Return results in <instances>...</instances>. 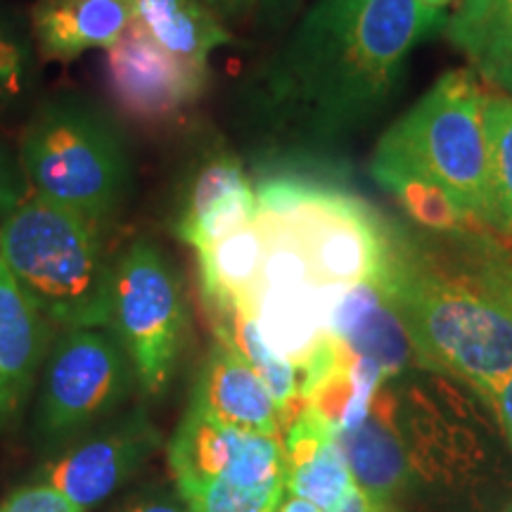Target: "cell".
Instances as JSON below:
<instances>
[{"instance_id":"cell-1","label":"cell","mask_w":512,"mask_h":512,"mask_svg":"<svg viewBox=\"0 0 512 512\" xmlns=\"http://www.w3.org/2000/svg\"><path fill=\"white\" fill-rule=\"evenodd\" d=\"M444 24L420 0H313L256 74L254 114L292 143L342 140L380 114L411 50Z\"/></svg>"},{"instance_id":"cell-2","label":"cell","mask_w":512,"mask_h":512,"mask_svg":"<svg viewBox=\"0 0 512 512\" xmlns=\"http://www.w3.org/2000/svg\"><path fill=\"white\" fill-rule=\"evenodd\" d=\"M430 370L494 399L512 375V254L482 233L413 235L387 223L377 275Z\"/></svg>"},{"instance_id":"cell-3","label":"cell","mask_w":512,"mask_h":512,"mask_svg":"<svg viewBox=\"0 0 512 512\" xmlns=\"http://www.w3.org/2000/svg\"><path fill=\"white\" fill-rule=\"evenodd\" d=\"M17 152L34 195L98 228L131 197V140L117 114L86 93L60 91L36 102Z\"/></svg>"},{"instance_id":"cell-4","label":"cell","mask_w":512,"mask_h":512,"mask_svg":"<svg viewBox=\"0 0 512 512\" xmlns=\"http://www.w3.org/2000/svg\"><path fill=\"white\" fill-rule=\"evenodd\" d=\"M0 259L50 325L107 330L112 261L91 221L31 195L0 223Z\"/></svg>"},{"instance_id":"cell-5","label":"cell","mask_w":512,"mask_h":512,"mask_svg":"<svg viewBox=\"0 0 512 512\" xmlns=\"http://www.w3.org/2000/svg\"><path fill=\"white\" fill-rule=\"evenodd\" d=\"M479 76L451 69L377 143L370 174L408 171L437 183L472 223L486 228V140Z\"/></svg>"},{"instance_id":"cell-6","label":"cell","mask_w":512,"mask_h":512,"mask_svg":"<svg viewBox=\"0 0 512 512\" xmlns=\"http://www.w3.org/2000/svg\"><path fill=\"white\" fill-rule=\"evenodd\" d=\"M256 207L283 219L323 287L377 278L387 264V221L354 192L275 174L256 188Z\"/></svg>"},{"instance_id":"cell-7","label":"cell","mask_w":512,"mask_h":512,"mask_svg":"<svg viewBox=\"0 0 512 512\" xmlns=\"http://www.w3.org/2000/svg\"><path fill=\"white\" fill-rule=\"evenodd\" d=\"M107 330L126 351L145 394L174 375L188 330L181 275L152 240L131 242L112 264Z\"/></svg>"},{"instance_id":"cell-8","label":"cell","mask_w":512,"mask_h":512,"mask_svg":"<svg viewBox=\"0 0 512 512\" xmlns=\"http://www.w3.org/2000/svg\"><path fill=\"white\" fill-rule=\"evenodd\" d=\"M136 373L126 351L102 328L64 330L50 351L38 403V437L62 446L107 418L121 401Z\"/></svg>"},{"instance_id":"cell-9","label":"cell","mask_w":512,"mask_h":512,"mask_svg":"<svg viewBox=\"0 0 512 512\" xmlns=\"http://www.w3.org/2000/svg\"><path fill=\"white\" fill-rule=\"evenodd\" d=\"M102 81L119 114L140 126H164L202 98L209 64L169 53L133 22L105 48Z\"/></svg>"},{"instance_id":"cell-10","label":"cell","mask_w":512,"mask_h":512,"mask_svg":"<svg viewBox=\"0 0 512 512\" xmlns=\"http://www.w3.org/2000/svg\"><path fill=\"white\" fill-rule=\"evenodd\" d=\"M169 463L176 484L223 479L242 489L285 486L283 441L219 425L192 408L171 439Z\"/></svg>"},{"instance_id":"cell-11","label":"cell","mask_w":512,"mask_h":512,"mask_svg":"<svg viewBox=\"0 0 512 512\" xmlns=\"http://www.w3.org/2000/svg\"><path fill=\"white\" fill-rule=\"evenodd\" d=\"M157 446L159 432L138 411L69 448L46 470V484L88 510L136 475Z\"/></svg>"},{"instance_id":"cell-12","label":"cell","mask_w":512,"mask_h":512,"mask_svg":"<svg viewBox=\"0 0 512 512\" xmlns=\"http://www.w3.org/2000/svg\"><path fill=\"white\" fill-rule=\"evenodd\" d=\"M328 332L356 358L375 363L387 377L406 368L430 370L399 309L377 278L361 280L339 292L328 318Z\"/></svg>"},{"instance_id":"cell-13","label":"cell","mask_w":512,"mask_h":512,"mask_svg":"<svg viewBox=\"0 0 512 512\" xmlns=\"http://www.w3.org/2000/svg\"><path fill=\"white\" fill-rule=\"evenodd\" d=\"M256 219V188L245 166L230 150H209L183 192L176 235L195 252H204Z\"/></svg>"},{"instance_id":"cell-14","label":"cell","mask_w":512,"mask_h":512,"mask_svg":"<svg viewBox=\"0 0 512 512\" xmlns=\"http://www.w3.org/2000/svg\"><path fill=\"white\" fill-rule=\"evenodd\" d=\"M192 411L242 432L283 441L278 406L254 368L228 344L216 342L192 394Z\"/></svg>"},{"instance_id":"cell-15","label":"cell","mask_w":512,"mask_h":512,"mask_svg":"<svg viewBox=\"0 0 512 512\" xmlns=\"http://www.w3.org/2000/svg\"><path fill=\"white\" fill-rule=\"evenodd\" d=\"M53 325L0 259V427L19 413L48 354Z\"/></svg>"},{"instance_id":"cell-16","label":"cell","mask_w":512,"mask_h":512,"mask_svg":"<svg viewBox=\"0 0 512 512\" xmlns=\"http://www.w3.org/2000/svg\"><path fill=\"white\" fill-rule=\"evenodd\" d=\"M131 24V0H36L29 12L38 55L50 62L110 48Z\"/></svg>"},{"instance_id":"cell-17","label":"cell","mask_w":512,"mask_h":512,"mask_svg":"<svg viewBox=\"0 0 512 512\" xmlns=\"http://www.w3.org/2000/svg\"><path fill=\"white\" fill-rule=\"evenodd\" d=\"M399 411L396 399L384 389H377L370 411L361 425L351 430H337L335 441L347 460L354 482L377 501L389 503L406 489L411 479L408 458L394 415Z\"/></svg>"},{"instance_id":"cell-18","label":"cell","mask_w":512,"mask_h":512,"mask_svg":"<svg viewBox=\"0 0 512 512\" xmlns=\"http://www.w3.org/2000/svg\"><path fill=\"white\" fill-rule=\"evenodd\" d=\"M133 22L169 53L209 64L216 48L233 41L226 24L202 0H131Z\"/></svg>"},{"instance_id":"cell-19","label":"cell","mask_w":512,"mask_h":512,"mask_svg":"<svg viewBox=\"0 0 512 512\" xmlns=\"http://www.w3.org/2000/svg\"><path fill=\"white\" fill-rule=\"evenodd\" d=\"M204 306L233 304L247 299L259 278L264 259V233L259 221L247 223L228 238L197 252Z\"/></svg>"},{"instance_id":"cell-20","label":"cell","mask_w":512,"mask_h":512,"mask_svg":"<svg viewBox=\"0 0 512 512\" xmlns=\"http://www.w3.org/2000/svg\"><path fill=\"white\" fill-rule=\"evenodd\" d=\"M484 140L489 195L486 228H494L512 240V95L503 91L486 93Z\"/></svg>"},{"instance_id":"cell-21","label":"cell","mask_w":512,"mask_h":512,"mask_svg":"<svg viewBox=\"0 0 512 512\" xmlns=\"http://www.w3.org/2000/svg\"><path fill=\"white\" fill-rule=\"evenodd\" d=\"M29 19L0 0V114L27 107L34 98L41 69Z\"/></svg>"},{"instance_id":"cell-22","label":"cell","mask_w":512,"mask_h":512,"mask_svg":"<svg viewBox=\"0 0 512 512\" xmlns=\"http://www.w3.org/2000/svg\"><path fill=\"white\" fill-rule=\"evenodd\" d=\"M448 38L479 72L512 43V0H460Z\"/></svg>"},{"instance_id":"cell-23","label":"cell","mask_w":512,"mask_h":512,"mask_svg":"<svg viewBox=\"0 0 512 512\" xmlns=\"http://www.w3.org/2000/svg\"><path fill=\"white\" fill-rule=\"evenodd\" d=\"M373 178L384 190L392 192L401 209L420 228L432 230V233H458L472 223L465 219L451 197L427 178L408 174V171H375Z\"/></svg>"},{"instance_id":"cell-24","label":"cell","mask_w":512,"mask_h":512,"mask_svg":"<svg viewBox=\"0 0 512 512\" xmlns=\"http://www.w3.org/2000/svg\"><path fill=\"white\" fill-rule=\"evenodd\" d=\"M354 484V475H351L335 439L325 441L304 463L285 470V489L292 496L311 501L323 512L335 508L339 498L347 494Z\"/></svg>"},{"instance_id":"cell-25","label":"cell","mask_w":512,"mask_h":512,"mask_svg":"<svg viewBox=\"0 0 512 512\" xmlns=\"http://www.w3.org/2000/svg\"><path fill=\"white\" fill-rule=\"evenodd\" d=\"M285 486L242 489L223 479H197L178 484V494L190 512H278Z\"/></svg>"},{"instance_id":"cell-26","label":"cell","mask_w":512,"mask_h":512,"mask_svg":"<svg viewBox=\"0 0 512 512\" xmlns=\"http://www.w3.org/2000/svg\"><path fill=\"white\" fill-rule=\"evenodd\" d=\"M31 195L34 192H31L27 174L19 162V152L10 150L0 140V223L8 219L12 211L22 207Z\"/></svg>"},{"instance_id":"cell-27","label":"cell","mask_w":512,"mask_h":512,"mask_svg":"<svg viewBox=\"0 0 512 512\" xmlns=\"http://www.w3.org/2000/svg\"><path fill=\"white\" fill-rule=\"evenodd\" d=\"M0 512H83L60 489L50 484L24 486L0 505Z\"/></svg>"},{"instance_id":"cell-28","label":"cell","mask_w":512,"mask_h":512,"mask_svg":"<svg viewBox=\"0 0 512 512\" xmlns=\"http://www.w3.org/2000/svg\"><path fill=\"white\" fill-rule=\"evenodd\" d=\"M328 512H394V510L389 508V503L377 501V498L366 494L361 486L354 484L347 494L339 498L335 508H330Z\"/></svg>"},{"instance_id":"cell-29","label":"cell","mask_w":512,"mask_h":512,"mask_svg":"<svg viewBox=\"0 0 512 512\" xmlns=\"http://www.w3.org/2000/svg\"><path fill=\"white\" fill-rule=\"evenodd\" d=\"M221 22H240L259 8V0H202Z\"/></svg>"},{"instance_id":"cell-30","label":"cell","mask_w":512,"mask_h":512,"mask_svg":"<svg viewBox=\"0 0 512 512\" xmlns=\"http://www.w3.org/2000/svg\"><path fill=\"white\" fill-rule=\"evenodd\" d=\"M479 74L486 76L491 83H496L503 93L512 95V43L494 62H489L486 67L479 69Z\"/></svg>"},{"instance_id":"cell-31","label":"cell","mask_w":512,"mask_h":512,"mask_svg":"<svg viewBox=\"0 0 512 512\" xmlns=\"http://www.w3.org/2000/svg\"><path fill=\"white\" fill-rule=\"evenodd\" d=\"M491 403H494L498 422H501L505 437H508V444L512 448V375L505 377L501 387L496 389V394H494V399H491Z\"/></svg>"},{"instance_id":"cell-32","label":"cell","mask_w":512,"mask_h":512,"mask_svg":"<svg viewBox=\"0 0 512 512\" xmlns=\"http://www.w3.org/2000/svg\"><path fill=\"white\" fill-rule=\"evenodd\" d=\"M126 512H190V508L185 505L183 498L155 496V498H145V501H138Z\"/></svg>"},{"instance_id":"cell-33","label":"cell","mask_w":512,"mask_h":512,"mask_svg":"<svg viewBox=\"0 0 512 512\" xmlns=\"http://www.w3.org/2000/svg\"><path fill=\"white\" fill-rule=\"evenodd\" d=\"M294 5H297V0H259L261 15L271 19V22L283 19L287 12H292Z\"/></svg>"},{"instance_id":"cell-34","label":"cell","mask_w":512,"mask_h":512,"mask_svg":"<svg viewBox=\"0 0 512 512\" xmlns=\"http://www.w3.org/2000/svg\"><path fill=\"white\" fill-rule=\"evenodd\" d=\"M278 512H323V510H318L316 505H313L311 501H304V498L290 496L285 503H280Z\"/></svg>"},{"instance_id":"cell-35","label":"cell","mask_w":512,"mask_h":512,"mask_svg":"<svg viewBox=\"0 0 512 512\" xmlns=\"http://www.w3.org/2000/svg\"><path fill=\"white\" fill-rule=\"evenodd\" d=\"M420 3L427 5V8L437 10V12H446L448 8H451V5L460 3V0H420Z\"/></svg>"},{"instance_id":"cell-36","label":"cell","mask_w":512,"mask_h":512,"mask_svg":"<svg viewBox=\"0 0 512 512\" xmlns=\"http://www.w3.org/2000/svg\"><path fill=\"white\" fill-rule=\"evenodd\" d=\"M505 512H512V503L508 505V508H505Z\"/></svg>"}]
</instances>
